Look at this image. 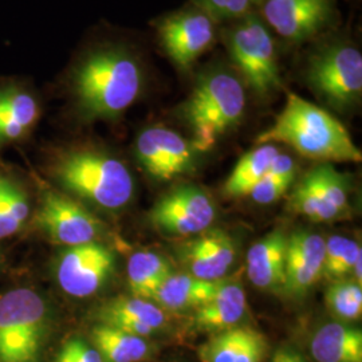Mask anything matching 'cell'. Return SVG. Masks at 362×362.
<instances>
[{
	"mask_svg": "<svg viewBox=\"0 0 362 362\" xmlns=\"http://www.w3.org/2000/svg\"><path fill=\"white\" fill-rule=\"evenodd\" d=\"M146 70L127 46L107 45L88 52L71 74L78 109L88 119H113L143 94Z\"/></svg>",
	"mask_w": 362,
	"mask_h": 362,
	"instance_id": "obj_1",
	"label": "cell"
},
{
	"mask_svg": "<svg viewBox=\"0 0 362 362\" xmlns=\"http://www.w3.org/2000/svg\"><path fill=\"white\" fill-rule=\"evenodd\" d=\"M255 143L285 144L297 153L322 163H361L360 148L349 132L327 110L288 93L285 107Z\"/></svg>",
	"mask_w": 362,
	"mask_h": 362,
	"instance_id": "obj_2",
	"label": "cell"
},
{
	"mask_svg": "<svg viewBox=\"0 0 362 362\" xmlns=\"http://www.w3.org/2000/svg\"><path fill=\"white\" fill-rule=\"evenodd\" d=\"M246 86L235 70L223 65L204 69L180 106V116L197 153L215 148L220 139L245 116Z\"/></svg>",
	"mask_w": 362,
	"mask_h": 362,
	"instance_id": "obj_3",
	"label": "cell"
},
{
	"mask_svg": "<svg viewBox=\"0 0 362 362\" xmlns=\"http://www.w3.org/2000/svg\"><path fill=\"white\" fill-rule=\"evenodd\" d=\"M54 175L67 191L105 209L125 207L134 191V181L125 164L100 151L64 153L55 163Z\"/></svg>",
	"mask_w": 362,
	"mask_h": 362,
	"instance_id": "obj_4",
	"label": "cell"
},
{
	"mask_svg": "<svg viewBox=\"0 0 362 362\" xmlns=\"http://www.w3.org/2000/svg\"><path fill=\"white\" fill-rule=\"evenodd\" d=\"M223 42L245 86L258 97H269L284 86L275 40L258 13L231 22Z\"/></svg>",
	"mask_w": 362,
	"mask_h": 362,
	"instance_id": "obj_5",
	"label": "cell"
},
{
	"mask_svg": "<svg viewBox=\"0 0 362 362\" xmlns=\"http://www.w3.org/2000/svg\"><path fill=\"white\" fill-rule=\"evenodd\" d=\"M49 327V305L34 290L0 297V362H38Z\"/></svg>",
	"mask_w": 362,
	"mask_h": 362,
	"instance_id": "obj_6",
	"label": "cell"
},
{
	"mask_svg": "<svg viewBox=\"0 0 362 362\" xmlns=\"http://www.w3.org/2000/svg\"><path fill=\"white\" fill-rule=\"evenodd\" d=\"M311 90L332 107L349 109L362 95V55L346 40H334L311 54L305 70Z\"/></svg>",
	"mask_w": 362,
	"mask_h": 362,
	"instance_id": "obj_7",
	"label": "cell"
},
{
	"mask_svg": "<svg viewBox=\"0 0 362 362\" xmlns=\"http://www.w3.org/2000/svg\"><path fill=\"white\" fill-rule=\"evenodd\" d=\"M156 27L163 50L180 70H189L216 40V22L196 6L169 13Z\"/></svg>",
	"mask_w": 362,
	"mask_h": 362,
	"instance_id": "obj_8",
	"label": "cell"
},
{
	"mask_svg": "<svg viewBox=\"0 0 362 362\" xmlns=\"http://www.w3.org/2000/svg\"><path fill=\"white\" fill-rule=\"evenodd\" d=\"M216 218L212 199L194 185L172 189L156 203L149 219L157 230L169 235L189 236L207 231Z\"/></svg>",
	"mask_w": 362,
	"mask_h": 362,
	"instance_id": "obj_9",
	"label": "cell"
},
{
	"mask_svg": "<svg viewBox=\"0 0 362 362\" xmlns=\"http://www.w3.org/2000/svg\"><path fill=\"white\" fill-rule=\"evenodd\" d=\"M262 19L281 38L299 45L315 38L334 18V0H263Z\"/></svg>",
	"mask_w": 362,
	"mask_h": 362,
	"instance_id": "obj_10",
	"label": "cell"
},
{
	"mask_svg": "<svg viewBox=\"0 0 362 362\" xmlns=\"http://www.w3.org/2000/svg\"><path fill=\"white\" fill-rule=\"evenodd\" d=\"M196 155L189 140L165 127L143 130L136 141L139 163L157 180L191 175L196 169Z\"/></svg>",
	"mask_w": 362,
	"mask_h": 362,
	"instance_id": "obj_11",
	"label": "cell"
},
{
	"mask_svg": "<svg viewBox=\"0 0 362 362\" xmlns=\"http://www.w3.org/2000/svg\"><path fill=\"white\" fill-rule=\"evenodd\" d=\"M35 226L52 242L62 246H81L95 242L103 226L88 209L58 192L42 196Z\"/></svg>",
	"mask_w": 362,
	"mask_h": 362,
	"instance_id": "obj_12",
	"label": "cell"
},
{
	"mask_svg": "<svg viewBox=\"0 0 362 362\" xmlns=\"http://www.w3.org/2000/svg\"><path fill=\"white\" fill-rule=\"evenodd\" d=\"M116 258L109 247L97 242L69 247L57 264V279L71 297L95 294L115 270Z\"/></svg>",
	"mask_w": 362,
	"mask_h": 362,
	"instance_id": "obj_13",
	"label": "cell"
},
{
	"mask_svg": "<svg viewBox=\"0 0 362 362\" xmlns=\"http://www.w3.org/2000/svg\"><path fill=\"white\" fill-rule=\"evenodd\" d=\"M325 248L326 240L318 233L297 231L287 236L282 293L288 297L302 298L322 279Z\"/></svg>",
	"mask_w": 362,
	"mask_h": 362,
	"instance_id": "obj_14",
	"label": "cell"
},
{
	"mask_svg": "<svg viewBox=\"0 0 362 362\" xmlns=\"http://www.w3.org/2000/svg\"><path fill=\"white\" fill-rule=\"evenodd\" d=\"M199 235L180 248V260L187 274L208 282L224 279L236 258L233 238L221 230H207Z\"/></svg>",
	"mask_w": 362,
	"mask_h": 362,
	"instance_id": "obj_15",
	"label": "cell"
},
{
	"mask_svg": "<svg viewBox=\"0 0 362 362\" xmlns=\"http://www.w3.org/2000/svg\"><path fill=\"white\" fill-rule=\"evenodd\" d=\"M98 324L113 326L133 336L149 338L168 326L167 311L144 298L117 297L95 311Z\"/></svg>",
	"mask_w": 362,
	"mask_h": 362,
	"instance_id": "obj_16",
	"label": "cell"
},
{
	"mask_svg": "<svg viewBox=\"0 0 362 362\" xmlns=\"http://www.w3.org/2000/svg\"><path fill=\"white\" fill-rule=\"evenodd\" d=\"M194 311L191 324L202 332L215 334L240 326L247 314L245 287L238 281L223 279L214 297Z\"/></svg>",
	"mask_w": 362,
	"mask_h": 362,
	"instance_id": "obj_17",
	"label": "cell"
},
{
	"mask_svg": "<svg viewBox=\"0 0 362 362\" xmlns=\"http://www.w3.org/2000/svg\"><path fill=\"white\" fill-rule=\"evenodd\" d=\"M287 235L281 230L262 238L248 250L246 272L250 282L260 290H282L285 284Z\"/></svg>",
	"mask_w": 362,
	"mask_h": 362,
	"instance_id": "obj_18",
	"label": "cell"
},
{
	"mask_svg": "<svg viewBox=\"0 0 362 362\" xmlns=\"http://www.w3.org/2000/svg\"><path fill=\"white\" fill-rule=\"evenodd\" d=\"M221 281L208 282L187 272H172L158 286L151 300L165 311L194 310L214 297Z\"/></svg>",
	"mask_w": 362,
	"mask_h": 362,
	"instance_id": "obj_19",
	"label": "cell"
},
{
	"mask_svg": "<svg viewBox=\"0 0 362 362\" xmlns=\"http://www.w3.org/2000/svg\"><path fill=\"white\" fill-rule=\"evenodd\" d=\"M309 349L317 362H362L361 330L341 322L322 325L311 336Z\"/></svg>",
	"mask_w": 362,
	"mask_h": 362,
	"instance_id": "obj_20",
	"label": "cell"
},
{
	"mask_svg": "<svg viewBox=\"0 0 362 362\" xmlns=\"http://www.w3.org/2000/svg\"><path fill=\"white\" fill-rule=\"evenodd\" d=\"M91 345L104 362H143L153 349L148 338L133 336L113 326L97 324L91 329Z\"/></svg>",
	"mask_w": 362,
	"mask_h": 362,
	"instance_id": "obj_21",
	"label": "cell"
},
{
	"mask_svg": "<svg viewBox=\"0 0 362 362\" xmlns=\"http://www.w3.org/2000/svg\"><path fill=\"white\" fill-rule=\"evenodd\" d=\"M278 153L279 149L274 144H262L243 156L224 184V194L228 197L248 196L251 188L269 173Z\"/></svg>",
	"mask_w": 362,
	"mask_h": 362,
	"instance_id": "obj_22",
	"label": "cell"
},
{
	"mask_svg": "<svg viewBox=\"0 0 362 362\" xmlns=\"http://www.w3.org/2000/svg\"><path fill=\"white\" fill-rule=\"evenodd\" d=\"M173 272L167 259L151 251H139L128 260V285L133 297L149 299Z\"/></svg>",
	"mask_w": 362,
	"mask_h": 362,
	"instance_id": "obj_23",
	"label": "cell"
},
{
	"mask_svg": "<svg viewBox=\"0 0 362 362\" xmlns=\"http://www.w3.org/2000/svg\"><path fill=\"white\" fill-rule=\"evenodd\" d=\"M257 330L250 326H236L215 333L199 348L202 362H239L247 344Z\"/></svg>",
	"mask_w": 362,
	"mask_h": 362,
	"instance_id": "obj_24",
	"label": "cell"
},
{
	"mask_svg": "<svg viewBox=\"0 0 362 362\" xmlns=\"http://www.w3.org/2000/svg\"><path fill=\"white\" fill-rule=\"evenodd\" d=\"M28 214L26 194L13 181L0 175V239L19 231Z\"/></svg>",
	"mask_w": 362,
	"mask_h": 362,
	"instance_id": "obj_25",
	"label": "cell"
},
{
	"mask_svg": "<svg viewBox=\"0 0 362 362\" xmlns=\"http://www.w3.org/2000/svg\"><path fill=\"white\" fill-rule=\"evenodd\" d=\"M288 208L311 221L322 223L336 220L341 214L332 207L308 176L298 182L288 200Z\"/></svg>",
	"mask_w": 362,
	"mask_h": 362,
	"instance_id": "obj_26",
	"label": "cell"
},
{
	"mask_svg": "<svg viewBox=\"0 0 362 362\" xmlns=\"http://www.w3.org/2000/svg\"><path fill=\"white\" fill-rule=\"evenodd\" d=\"M306 176L324 196L325 200L344 215L349 206V185L346 177L326 163L311 169Z\"/></svg>",
	"mask_w": 362,
	"mask_h": 362,
	"instance_id": "obj_27",
	"label": "cell"
},
{
	"mask_svg": "<svg viewBox=\"0 0 362 362\" xmlns=\"http://www.w3.org/2000/svg\"><path fill=\"white\" fill-rule=\"evenodd\" d=\"M325 300L332 314L345 322L361 318L362 287L354 282H333L326 291Z\"/></svg>",
	"mask_w": 362,
	"mask_h": 362,
	"instance_id": "obj_28",
	"label": "cell"
},
{
	"mask_svg": "<svg viewBox=\"0 0 362 362\" xmlns=\"http://www.w3.org/2000/svg\"><path fill=\"white\" fill-rule=\"evenodd\" d=\"M0 112L26 130L34 125L39 117L37 101L26 91L13 88L0 90Z\"/></svg>",
	"mask_w": 362,
	"mask_h": 362,
	"instance_id": "obj_29",
	"label": "cell"
},
{
	"mask_svg": "<svg viewBox=\"0 0 362 362\" xmlns=\"http://www.w3.org/2000/svg\"><path fill=\"white\" fill-rule=\"evenodd\" d=\"M263 0H194V6L208 13L216 23L233 22L254 13Z\"/></svg>",
	"mask_w": 362,
	"mask_h": 362,
	"instance_id": "obj_30",
	"label": "cell"
},
{
	"mask_svg": "<svg viewBox=\"0 0 362 362\" xmlns=\"http://www.w3.org/2000/svg\"><path fill=\"white\" fill-rule=\"evenodd\" d=\"M291 184L293 181L267 173L251 188L248 196L258 204H272L286 194Z\"/></svg>",
	"mask_w": 362,
	"mask_h": 362,
	"instance_id": "obj_31",
	"label": "cell"
},
{
	"mask_svg": "<svg viewBox=\"0 0 362 362\" xmlns=\"http://www.w3.org/2000/svg\"><path fill=\"white\" fill-rule=\"evenodd\" d=\"M55 362H104L93 345L81 338L67 341L59 350Z\"/></svg>",
	"mask_w": 362,
	"mask_h": 362,
	"instance_id": "obj_32",
	"label": "cell"
},
{
	"mask_svg": "<svg viewBox=\"0 0 362 362\" xmlns=\"http://www.w3.org/2000/svg\"><path fill=\"white\" fill-rule=\"evenodd\" d=\"M296 172H297V167H296L294 160L290 156L281 153V152L275 156L270 169H269L270 175L290 181H294Z\"/></svg>",
	"mask_w": 362,
	"mask_h": 362,
	"instance_id": "obj_33",
	"label": "cell"
},
{
	"mask_svg": "<svg viewBox=\"0 0 362 362\" xmlns=\"http://www.w3.org/2000/svg\"><path fill=\"white\" fill-rule=\"evenodd\" d=\"M272 362H308L306 358L296 348L284 345L279 346L272 354Z\"/></svg>",
	"mask_w": 362,
	"mask_h": 362,
	"instance_id": "obj_34",
	"label": "cell"
}]
</instances>
